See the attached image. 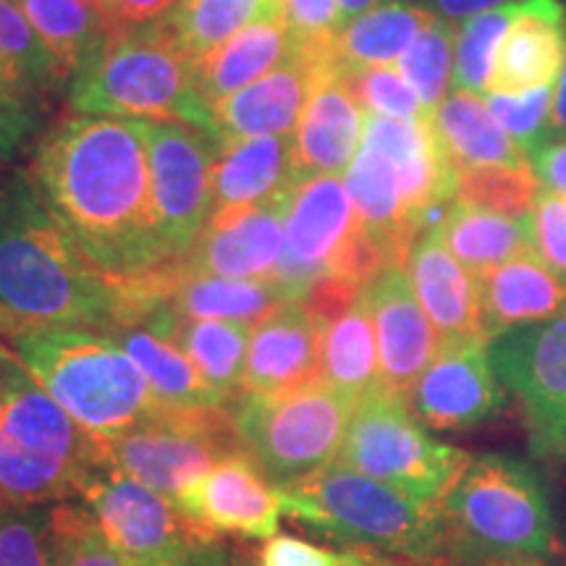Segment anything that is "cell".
I'll return each instance as SVG.
<instances>
[{
    "instance_id": "6da1fadb",
    "label": "cell",
    "mask_w": 566,
    "mask_h": 566,
    "mask_svg": "<svg viewBox=\"0 0 566 566\" xmlns=\"http://www.w3.org/2000/svg\"><path fill=\"white\" fill-rule=\"evenodd\" d=\"M30 176L80 250L108 279L139 286L179 265L160 244L150 160L129 118L69 113L40 139Z\"/></svg>"
},
{
    "instance_id": "7a4b0ae2",
    "label": "cell",
    "mask_w": 566,
    "mask_h": 566,
    "mask_svg": "<svg viewBox=\"0 0 566 566\" xmlns=\"http://www.w3.org/2000/svg\"><path fill=\"white\" fill-rule=\"evenodd\" d=\"M129 289L80 250L32 176L0 179V336L27 325H82L105 334L137 325Z\"/></svg>"
},
{
    "instance_id": "3957f363",
    "label": "cell",
    "mask_w": 566,
    "mask_h": 566,
    "mask_svg": "<svg viewBox=\"0 0 566 566\" xmlns=\"http://www.w3.org/2000/svg\"><path fill=\"white\" fill-rule=\"evenodd\" d=\"M19 363L95 438L122 436L166 412L111 334L82 325H27L0 336Z\"/></svg>"
},
{
    "instance_id": "277c9868",
    "label": "cell",
    "mask_w": 566,
    "mask_h": 566,
    "mask_svg": "<svg viewBox=\"0 0 566 566\" xmlns=\"http://www.w3.org/2000/svg\"><path fill=\"white\" fill-rule=\"evenodd\" d=\"M101 464V441L9 352L0 373V506L42 509L76 499Z\"/></svg>"
},
{
    "instance_id": "5b68a950",
    "label": "cell",
    "mask_w": 566,
    "mask_h": 566,
    "mask_svg": "<svg viewBox=\"0 0 566 566\" xmlns=\"http://www.w3.org/2000/svg\"><path fill=\"white\" fill-rule=\"evenodd\" d=\"M283 514L357 551H386L417 564L449 554L441 506L424 504L344 462L279 488Z\"/></svg>"
},
{
    "instance_id": "8992f818",
    "label": "cell",
    "mask_w": 566,
    "mask_h": 566,
    "mask_svg": "<svg viewBox=\"0 0 566 566\" xmlns=\"http://www.w3.org/2000/svg\"><path fill=\"white\" fill-rule=\"evenodd\" d=\"M446 543L462 564L543 562L556 551L554 509L525 462L470 459L441 504Z\"/></svg>"
},
{
    "instance_id": "52a82bcc",
    "label": "cell",
    "mask_w": 566,
    "mask_h": 566,
    "mask_svg": "<svg viewBox=\"0 0 566 566\" xmlns=\"http://www.w3.org/2000/svg\"><path fill=\"white\" fill-rule=\"evenodd\" d=\"M69 101L74 113L189 124L216 137L195 61L163 21L113 38L101 59L71 80Z\"/></svg>"
},
{
    "instance_id": "ba28073f",
    "label": "cell",
    "mask_w": 566,
    "mask_h": 566,
    "mask_svg": "<svg viewBox=\"0 0 566 566\" xmlns=\"http://www.w3.org/2000/svg\"><path fill=\"white\" fill-rule=\"evenodd\" d=\"M354 405L357 401L317 378L279 396L239 394L231 420L244 454L283 488L336 462Z\"/></svg>"
},
{
    "instance_id": "9c48e42d",
    "label": "cell",
    "mask_w": 566,
    "mask_h": 566,
    "mask_svg": "<svg viewBox=\"0 0 566 566\" xmlns=\"http://www.w3.org/2000/svg\"><path fill=\"white\" fill-rule=\"evenodd\" d=\"M338 462L417 501L441 506L470 464V454L436 441L407 396L380 384L354 405Z\"/></svg>"
},
{
    "instance_id": "30bf717a",
    "label": "cell",
    "mask_w": 566,
    "mask_h": 566,
    "mask_svg": "<svg viewBox=\"0 0 566 566\" xmlns=\"http://www.w3.org/2000/svg\"><path fill=\"white\" fill-rule=\"evenodd\" d=\"M80 499L132 566H195L216 546L174 499L137 483L108 462L97 467Z\"/></svg>"
},
{
    "instance_id": "8fae6325",
    "label": "cell",
    "mask_w": 566,
    "mask_h": 566,
    "mask_svg": "<svg viewBox=\"0 0 566 566\" xmlns=\"http://www.w3.org/2000/svg\"><path fill=\"white\" fill-rule=\"evenodd\" d=\"M101 449L111 467L176 501L226 454L242 451V443L221 407L205 412L166 409L122 436L105 438Z\"/></svg>"
},
{
    "instance_id": "7c38bea8",
    "label": "cell",
    "mask_w": 566,
    "mask_h": 566,
    "mask_svg": "<svg viewBox=\"0 0 566 566\" xmlns=\"http://www.w3.org/2000/svg\"><path fill=\"white\" fill-rule=\"evenodd\" d=\"M150 160L153 208L163 250L181 263L212 218V166L218 142L189 124L134 122Z\"/></svg>"
},
{
    "instance_id": "4fadbf2b",
    "label": "cell",
    "mask_w": 566,
    "mask_h": 566,
    "mask_svg": "<svg viewBox=\"0 0 566 566\" xmlns=\"http://www.w3.org/2000/svg\"><path fill=\"white\" fill-rule=\"evenodd\" d=\"M495 373L525 407L537 441L566 451V313L488 342Z\"/></svg>"
},
{
    "instance_id": "5bb4252c",
    "label": "cell",
    "mask_w": 566,
    "mask_h": 566,
    "mask_svg": "<svg viewBox=\"0 0 566 566\" xmlns=\"http://www.w3.org/2000/svg\"><path fill=\"white\" fill-rule=\"evenodd\" d=\"M283 229V254L271 281L286 300L302 302L307 289L331 273L338 250L357 229L344 176L317 174L296 181Z\"/></svg>"
},
{
    "instance_id": "9a60e30c",
    "label": "cell",
    "mask_w": 566,
    "mask_h": 566,
    "mask_svg": "<svg viewBox=\"0 0 566 566\" xmlns=\"http://www.w3.org/2000/svg\"><path fill=\"white\" fill-rule=\"evenodd\" d=\"M506 394L488 344L464 342L441 344L407 399L424 428L470 430L499 415Z\"/></svg>"
},
{
    "instance_id": "2e32d148",
    "label": "cell",
    "mask_w": 566,
    "mask_h": 566,
    "mask_svg": "<svg viewBox=\"0 0 566 566\" xmlns=\"http://www.w3.org/2000/svg\"><path fill=\"white\" fill-rule=\"evenodd\" d=\"M296 181L254 208L216 212L187 258L181 260L184 273L271 281L281 263L283 239H286L283 226Z\"/></svg>"
},
{
    "instance_id": "e0dca14e",
    "label": "cell",
    "mask_w": 566,
    "mask_h": 566,
    "mask_svg": "<svg viewBox=\"0 0 566 566\" xmlns=\"http://www.w3.org/2000/svg\"><path fill=\"white\" fill-rule=\"evenodd\" d=\"M181 509L208 535L268 541L281 525V491L244 451H231L210 472L176 495Z\"/></svg>"
},
{
    "instance_id": "ac0fdd59",
    "label": "cell",
    "mask_w": 566,
    "mask_h": 566,
    "mask_svg": "<svg viewBox=\"0 0 566 566\" xmlns=\"http://www.w3.org/2000/svg\"><path fill=\"white\" fill-rule=\"evenodd\" d=\"M331 63V48L317 51L300 45L271 74L218 103L212 108L218 145L254 137H292Z\"/></svg>"
},
{
    "instance_id": "d6986e66",
    "label": "cell",
    "mask_w": 566,
    "mask_h": 566,
    "mask_svg": "<svg viewBox=\"0 0 566 566\" xmlns=\"http://www.w3.org/2000/svg\"><path fill=\"white\" fill-rule=\"evenodd\" d=\"M378 338L380 384L409 396L424 367L441 349V336L417 302L405 265L386 268L365 286Z\"/></svg>"
},
{
    "instance_id": "ffe728a7",
    "label": "cell",
    "mask_w": 566,
    "mask_h": 566,
    "mask_svg": "<svg viewBox=\"0 0 566 566\" xmlns=\"http://www.w3.org/2000/svg\"><path fill=\"white\" fill-rule=\"evenodd\" d=\"M323 325L300 300L281 302L252 328L242 394L279 396L321 378Z\"/></svg>"
},
{
    "instance_id": "44dd1931",
    "label": "cell",
    "mask_w": 566,
    "mask_h": 566,
    "mask_svg": "<svg viewBox=\"0 0 566 566\" xmlns=\"http://www.w3.org/2000/svg\"><path fill=\"white\" fill-rule=\"evenodd\" d=\"M407 279L417 302L441 336V344L485 342L483 300L478 275L446 250L436 229L422 231L409 247ZM488 344V342H485Z\"/></svg>"
},
{
    "instance_id": "7402d4cb",
    "label": "cell",
    "mask_w": 566,
    "mask_h": 566,
    "mask_svg": "<svg viewBox=\"0 0 566 566\" xmlns=\"http://www.w3.org/2000/svg\"><path fill=\"white\" fill-rule=\"evenodd\" d=\"M365 118V108L331 63L323 71L292 137L296 179L317 174L344 176L349 171L359 147H363Z\"/></svg>"
},
{
    "instance_id": "603a6c76",
    "label": "cell",
    "mask_w": 566,
    "mask_h": 566,
    "mask_svg": "<svg viewBox=\"0 0 566 566\" xmlns=\"http://www.w3.org/2000/svg\"><path fill=\"white\" fill-rule=\"evenodd\" d=\"M566 59L562 0H522L520 13L495 53L488 92L522 95L556 84Z\"/></svg>"
},
{
    "instance_id": "cb8c5ba5",
    "label": "cell",
    "mask_w": 566,
    "mask_h": 566,
    "mask_svg": "<svg viewBox=\"0 0 566 566\" xmlns=\"http://www.w3.org/2000/svg\"><path fill=\"white\" fill-rule=\"evenodd\" d=\"M478 281L485 342L566 313V275L554 271L535 250L493 268Z\"/></svg>"
},
{
    "instance_id": "d4e9b609",
    "label": "cell",
    "mask_w": 566,
    "mask_h": 566,
    "mask_svg": "<svg viewBox=\"0 0 566 566\" xmlns=\"http://www.w3.org/2000/svg\"><path fill=\"white\" fill-rule=\"evenodd\" d=\"M155 334L166 336L187 354L202 380L223 401L242 394V378L250 354L252 325L233 321H197L179 317L171 310L155 307L145 323Z\"/></svg>"
},
{
    "instance_id": "484cf974",
    "label": "cell",
    "mask_w": 566,
    "mask_h": 566,
    "mask_svg": "<svg viewBox=\"0 0 566 566\" xmlns=\"http://www.w3.org/2000/svg\"><path fill=\"white\" fill-rule=\"evenodd\" d=\"M292 137H254L218 147L212 166V216L254 208L296 181Z\"/></svg>"
},
{
    "instance_id": "4316f807",
    "label": "cell",
    "mask_w": 566,
    "mask_h": 566,
    "mask_svg": "<svg viewBox=\"0 0 566 566\" xmlns=\"http://www.w3.org/2000/svg\"><path fill=\"white\" fill-rule=\"evenodd\" d=\"M296 48L300 42L283 17L254 21L195 63L202 97L210 108H216L226 97L237 95L239 90L250 87L260 76L271 74Z\"/></svg>"
},
{
    "instance_id": "83f0119b",
    "label": "cell",
    "mask_w": 566,
    "mask_h": 566,
    "mask_svg": "<svg viewBox=\"0 0 566 566\" xmlns=\"http://www.w3.org/2000/svg\"><path fill=\"white\" fill-rule=\"evenodd\" d=\"M438 145L454 171L475 166H527L530 158L499 124L483 95L454 90L430 113Z\"/></svg>"
},
{
    "instance_id": "f1b7e54d",
    "label": "cell",
    "mask_w": 566,
    "mask_h": 566,
    "mask_svg": "<svg viewBox=\"0 0 566 566\" xmlns=\"http://www.w3.org/2000/svg\"><path fill=\"white\" fill-rule=\"evenodd\" d=\"M13 3L48 48L63 82H71L92 66L113 40L108 13L97 0H13Z\"/></svg>"
},
{
    "instance_id": "f546056e",
    "label": "cell",
    "mask_w": 566,
    "mask_h": 566,
    "mask_svg": "<svg viewBox=\"0 0 566 566\" xmlns=\"http://www.w3.org/2000/svg\"><path fill=\"white\" fill-rule=\"evenodd\" d=\"M436 231L443 239L446 250L478 279L535 250L533 216L512 218L454 200L443 208Z\"/></svg>"
},
{
    "instance_id": "4dcf8cb0",
    "label": "cell",
    "mask_w": 566,
    "mask_h": 566,
    "mask_svg": "<svg viewBox=\"0 0 566 566\" xmlns=\"http://www.w3.org/2000/svg\"><path fill=\"white\" fill-rule=\"evenodd\" d=\"M145 375L147 386L166 409L176 412H205L221 409L226 401L205 384L197 367L189 363L174 342L155 334L147 325H126L111 334Z\"/></svg>"
},
{
    "instance_id": "1f68e13d",
    "label": "cell",
    "mask_w": 566,
    "mask_h": 566,
    "mask_svg": "<svg viewBox=\"0 0 566 566\" xmlns=\"http://www.w3.org/2000/svg\"><path fill=\"white\" fill-rule=\"evenodd\" d=\"M436 13L409 0H386L342 27L331 42L336 69L394 66Z\"/></svg>"
},
{
    "instance_id": "d6a6232c",
    "label": "cell",
    "mask_w": 566,
    "mask_h": 566,
    "mask_svg": "<svg viewBox=\"0 0 566 566\" xmlns=\"http://www.w3.org/2000/svg\"><path fill=\"white\" fill-rule=\"evenodd\" d=\"M281 302H289L273 281L218 279V275H176L174 286L158 307L171 310L179 317L197 321H233L258 325Z\"/></svg>"
},
{
    "instance_id": "836d02e7",
    "label": "cell",
    "mask_w": 566,
    "mask_h": 566,
    "mask_svg": "<svg viewBox=\"0 0 566 566\" xmlns=\"http://www.w3.org/2000/svg\"><path fill=\"white\" fill-rule=\"evenodd\" d=\"M321 378L354 401L380 386L378 338L365 292L354 307L323 328Z\"/></svg>"
},
{
    "instance_id": "e575fe53",
    "label": "cell",
    "mask_w": 566,
    "mask_h": 566,
    "mask_svg": "<svg viewBox=\"0 0 566 566\" xmlns=\"http://www.w3.org/2000/svg\"><path fill=\"white\" fill-rule=\"evenodd\" d=\"M271 17H283L273 0H179L163 24L197 63L244 27Z\"/></svg>"
},
{
    "instance_id": "d590c367",
    "label": "cell",
    "mask_w": 566,
    "mask_h": 566,
    "mask_svg": "<svg viewBox=\"0 0 566 566\" xmlns=\"http://www.w3.org/2000/svg\"><path fill=\"white\" fill-rule=\"evenodd\" d=\"M63 84L38 32L13 0H0V90L38 97Z\"/></svg>"
},
{
    "instance_id": "8d00e7d4",
    "label": "cell",
    "mask_w": 566,
    "mask_h": 566,
    "mask_svg": "<svg viewBox=\"0 0 566 566\" xmlns=\"http://www.w3.org/2000/svg\"><path fill=\"white\" fill-rule=\"evenodd\" d=\"M543 189L533 166H475L457 171L454 202L483 208L512 218L533 216L537 192Z\"/></svg>"
},
{
    "instance_id": "74e56055",
    "label": "cell",
    "mask_w": 566,
    "mask_h": 566,
    "mask_svg": "<svg viewBox=\"0 0 566 566\" xmlns=\"http://www.w3.org/2000/svg\"><path fill=\"white\" fill-rule=\"evenodd\" d=\"M522 0L495 6L475 17L464 19L457 32V55H454V90L485 95L491 84V71L501 40L520 13Z\"/></svg>"
},
{
    "instance_id": "f35d334b",
    "label": "cell",
    "mask_w": 566,
    "mask_h": 566,
    "mask_svg": "<svg viewBox=\"0 0 566 566\" xmlns=\"http://www.w3.org/2000/svg\"><path fill=\"white\" fill-rule=\"evenodd\" d=\"M454 27H451V21L436 17L396 63V69L405 74L409 87L417 92L428 113H433L449 95V84L454 82Z\"/></svg>"
},
{
    "instance_id": "ab89813d",
    "label": "cell",
    "mask_w": 566,
    "mask_h": 566,
    "mask_svg": "<svg viewBox=\"0 0 566 566\" xmlns=\"http://www.w3.org/2000/svg\"><path fill=\"white\" fill-rule=\"evenodd\" d=\"M51 527V551L55 566H132L113 548L103 527L87 506L53 504L48 509Z\"/></svg>"
},
{
    "instance_id": "60d3db41",
    "label": "cell",
    "mask_w": 566,
    "mask_h": 566,
    "mask_svg": "<svg viewBox=\"0 0 566 566\" xmlns=\"http://www.w3.org/2000/svg\"><path fill=\"white\" fill-rule=\"evenodd\" d=\"M346 87L365 113L386 118H405V122H420L430 118L417 92L409 87L396 66H367V69H336Z\"/></svg>"
},
{
    "instance_id": "b9f144b4",
    "label": "cell",
    "mask_w": 566,
    "mask_h": 566,
    "mask_svg": "<svg viewBox=\"0 0 566 566\" xmlns=\"http://www.w3.org/2000/svg\"><path fill=\"white\" fill-rule=\"evenodd\" d=\"M554 92L556 84L522 92V95H504V92H485L483 95L488 108H491L499 124L504 126V132L527 158L543 145V137L551 129Z\"/></svg>"
},
{
    "instance_id": "7bdbcfd3",
    "label": "cell",
    "mask_w": 566,
    "mask_h": 566,
    "mask_svg": "<svg viewBox=\"0 0 566 566\" xmlns=\"http://www.w3.org/2000/svg\"><path fill=\"white\" fill-rule=\"evenodd\" d=\"M48 509L0 506V566H55Z\"/></svg>"
},
{
    "instance_id": "ee69618b",
    "label": "cell",
    "mask_w": 566,
    "mask_h": 566,
    "mask_svg": "<svg viewBox=\"0 0 566 566\" xmlns=\"http://www.w3.org/2000/svg\"><path fill=\"white\" fill-rule=\"evenodd\" d=\"M373 551H331L294 535H273L260 548L258 566H363Z\"/></svg>"
},
{
    "instance_id": "f6af8a7d",
    "label": "cell",
    "mask_w": 566,
    "mask_h": 566,
    "mask_svg": "<svg viewBox=\"0 0 566 566\" xmlns=\"http://www.w3.org/2000/svg\"><path fill=\"white\" fill-rule=\"evenodd\" d=\"M283 19L304 48L325 51L342 30L338 24V0H286Z\"/></svg>"
},
{
    "instance_id": "bcb514c9",
    "label": "cell",
    "mask_w": 566,
    "mask_h": 566,
    "mask_svg": "<svg viewBox=\"0 0 566 566\" xmlns=\"http://www.w3.org/2000/svg\"><path fill=\"white\" fill-rule=\"evenodd\" d=\"M535 252L546 263L566 275V200L543 187L533 205Z\"/></svg>"
},
{
    "instance_id": "7dc6e473",
    "label": "cell",
    "mask_w": 566,
    "mask_h": 566,
    "mask_svg": "<svg viewBox=\"0 0 566 566\" xmlns=\"http://www.w3.org/2000/svg\"><path fill=\"white\" fill-rule=\"evenodd\" d=\"M38 101L17 92L0 90V163L11 160L38 132Z\"/></svg>"
},
{
    "instance_id": "c3c4849f",
    "label": "cell",
    "mask_w": 566,
    "mask_h": 566,
    "mask_svg": "<svg viewBox=\"0 0 566 566\" xmlns=\"http://www.w3.org/2000/svg\"><path fill=\"white\" fill-rule=\"evenodd\" d=\"M365 292V286H359L357 281L346 279V275L328 273L323 279H317L313 286L307 289L302 304L315 315V321L323 325L334 323L336 317H342L346 310L354 307V302L359 300Z\"/></svg>"
},
{
    "instance_id": "681fc988",
    "label": "cell",
    "mask_w": 566,
    "mask_h": 566,
    "mask_svg": "<svg viewBox=\"0 0 566 566\" xmlns=\"http://www.w3.org/2000/svg\"><path fill=\"white\" fill-rule=\"evenodd\" d=\"M179 0H108L101 3L108 13L113 38L142 30V27L158 24L176 9Z\"/></svg>"
},
{
    "instance_id": "f907efd6",
    "label": "cell",
    "mask_w": 566,
    "mask_h": 566,
    "mask_svg": "<svg viewBox=\"0 0 566 566\" xmlns=\"http://www.w3.org/2000/svg\"><path fill=\"white\" fill-rule=\"evenodd\" d=\"M530 166L543 187L566 200V142L541 145L530 155Z\"/></svg>"
},
{
    "instance_id": "816d5d0a",
    "label": "cell",
    "mask_w": 566,
    "mask_h": 566,
    "mask_svg": "<svg viewBox=\"0 0 566 566\" xmlns=\"http://www.w3.org/2000/svg\"><path fill=\"white\" fill-rule=\"evenodd\" d=\"M428 3L436 17H441L446 21H464L475 17V13L495 9V6L512 3V0H428Z\"/></svg>"
},
{
    "instance_id": "f5cc1de1",
    "label": "cell",
    "mask_w": 566,
    "mask_h": 566,
    "mask_svg": "<svg viewBox=\"0 0 566 566\" xmlns=\"http://www.w3.org/2000/svg\"><path fill=\"white\" fill-rule=\"evenodd\" d=\"M551 129L566 132V59H564L562 74H558L556 80L554 108H551Z\"/></svg>"
},
{
    "instance_id": "db71d44e",
    "label": "cell",
    "mask_w": 566,
    "mask_h": 566,
    "mask_svg": "<svg viewBox=\"0 0 566 566\" xmlns=\"http://www.w3.org/2000/svg\"><path fill=\"white\" fill-rule=\"evenodd\" d=\"M380 3H386V0H338V24L346 27L349 21L363 17L365 11H370Z\"/></svg>"
},
{
    "instance_id": "11a10c76",
    "label": "cell",
    "mask_w": 566,
    "mask_h": 566,
    "mask_svg": "<svg viewBox=\"0 0 566 566\" xmlns=\"http://www.w3.org/2000/svg\"><path fill=\"white\" fill-rule=\"evenodd\" d=\"M462 566H541V562H480V564H462Z\"/></svg>"
},
{
    "instance_id": "9f6ffc18",
    "label": "cell",
    "mask_w": 566,
    "mask_h": 566,
    "mask_svg": "<svg viewBox=\"0 0 566 566\" xmlns=\"http://www.w3.org/2000/svg\"><path fill=\"white\" fill-rule=\"evenodd\" d=\"M195 566H226V564H223V558L216 554V548H212V551H208V554H205Z\"/></svg>"
},
{
    "instance_id": "6f0895ef",
    "label": "cell",
    "mask_w": 566,
    "mask_h": 566,
    "mask_svg": "<svg viewBox=\"0 0 566 566\" xmlns=\"http://www.w3.org/2000/svg\"><path fill=\"white\" fill-rule=\"evenodd\" d=\"M363 566H407V564H396V562H386V558H378L375 554L367 556V562Z\"/></svg>"
},
{
    "instance_id": "680465c9",
    "label": "cell",
    "mask_w": 566,
    "mask_h": 566,
    "mask_svg": "<svg viewBox=\"0 0 566 566\" xmlns=\"http://www.w3.org/2000/svg\"><path fill=\"white\" fill-rule=\"evenodd\" d=\"M6 357H9V349H6V346H3V342H0V373H3Z\"/></svg>"
},
{
    "instance_id": "91938a15",
    "label": "cell",
    "mask_w": 566,
    "mask_h": 566,
    "mask_svg": "<svg viewBox=\"0 0 566 566\" xmlns=\"http://www.w3.org/2000/svg\"><path fill=\"white\" fill-rule=\"evenodd\" d=\"M275 6H279V9H283V3H286V0H273Z\"/></svg>"
},
{
    "instance_id": "94428289",
    "label": "cell",
    "mask_w": 566,
    "mask_h": 566,
    "mask_svg": "<svg viewBox=\"0 0 566 566\" xmlns=\"http://www.w3.org/2000/svg\"><path fill=\"white\" fill-rule=\"evenodd\" d=\"M97 3H108V0H97Z\"/></svg>"
}]
</instances>
